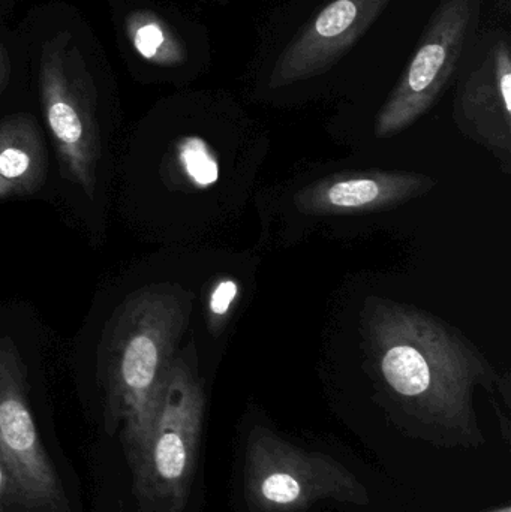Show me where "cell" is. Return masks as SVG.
Segmentation results:
<instances>
[{
  "instance_id": "cell-7",
  "label": "cell",
  "mask_w": 511,
  "mask_h": 512,
  "mask_svg": "<svg viewBox=\"0 0 511 512\" xmlns=\"http://www.w3.org/2000/svg\"><path fill=\"white\" fill-rule=\"evenodd\" d=\"M0 463L12 501L30 510H68L27 403L20 361L9 342L0 343Z\"/></svg>"
},
{
  "instance_id": "cell-4",
  "label": "cell",
  "mask_w": 511,
  "mask_h": 512,
  "mask_svg": "<svg viewBox=\"0 0 511 512\" xmlns=\"http://www.w3.org/2000/svg\"><path fill=\"white\" fill-rule=\"evenodd\" d=\"M245 493L255 512H302L323 499L369 504L368 490L338 460L302 450L263 427L249 436Z\"/></svg>"
},
{
  "instance_id": "cell-8",
  "label": "cell",
  "mask_w": 511,
  "mask_h": 512,
  "mask_svg": "<svg viewBox=\"0 0 511 512\" xmlns=\"http://www.w3.org/2000/svg\"><path fill=\"white\" fill-rule=\"evenodd\" d=\"M390 0H330L282 50L270 75L279 89L326 74L371 29Z\"/></svg>"
},
{
  "instance_id": "cell-11",
  "label": "cell",
  "mask_w": 511,
  "mask_h": 512,
  "mask_svg": "<svg viewBox=\"0 0 511 512\" xmlns=\"http://www.w3.org/2000/svg\"><path fill=\"white\" fill-rule=\"evenodd\" d=\"M47 171L44 141L32 116L15 114L0 122V176L20 194L41 188Z\"/></svg>"
},
{
  "instance_id": "cell-1",
  "label": "cell",
  "mask_w": 511,
  "mask_h": 512,
  "mask_svg": "<svg viewBox=\"0 0 511 512\" xmlns=\"http://www.w3.org/2000/svg\"><path fill=\"white\" fill-rule=\"evenodd\" d=\"M368 339L384 385L408 411L479 435L473 391L491 387L495 373L470 343L431 315L386 300L369 303Z\"/></svg>"
},
{
  "instance_id": "cell-14",
  "label": "cell",
  "mask_w": 511,
  "mask_h": 512,
  "mask_svg": "<svg viewBox=\"0 0 511 512\" xmlns=\"http://www.w3.org/2000/svg\"><path fill=\"white\" fill-rule=\"evenodd\" d=\"M239 295V285L234 279H222L216 283L209 297L210 330H218L224 325L233 301Z\"/></svg>"
},
{
  "instance_id": "cell-9",
  "label": "cell",
  "mask_w": 511,
  "mask_h": 512,
  "mask_svg": "<svg viewBox=\"0 0 511 512\" xmlns=\"http://www.w3.org/2000/svg\"><path fill=\"white\" fill-rule=\"evenodd\" d=\"M455 119L462 131L509 155L511 146V53L506 38L485 45L480 60L459 81Z\"/></svg>"
},
{
  "instance_id": "cell-2",
  "label": "cell",
  "mask_w": 511,
  "mask_h": 512,
  "mask_svg": "<svg viewBox=\"0 0 511 512\" xmlns=\"http://www.w3.org/2000/svg\"><path fill=\"white\" fill-rule=\"evenodd\" d=\"M191 295L177 286H150L123 303L111 337L110 420L123 421L129 465L143 450L191 312Z\"/></svg>"
},
{
  "instance_id": "cell-16",
  "label": "cell",
  "mask_w": 511,
  "mask_h": 512,
  "mask_svg": "<svg viewBox=\"0 0 511 512\" xmlns=\"http://www.w3.org/2000/svg\"><path fill=\"white\" fill-rule=\"evenodd\" d=\"M9 501H12L11 490H9L8 478H6L2 463H0V512H5Z\"/></svg>"
},
{
  "instance_id": "cell-13",
  "label": "cell",
  "mask_w": 511,
  "mask_h": 512,
  "mask_svg": "<svg viewBox=\"0 0 511 512\" xmlns=\"http://www.w3.org/2000/svg\"><path fill=\"white\" fill-rule=\"evenodd\" d=\"M179 159L186 176L195 185L206 188L218 182V161L210 152V147L200 138H185L179 147Z\"/></svg>"
},
{
  "instance_id": "cell-12",
  "label": "cell",
  "mask_w": 511,
  "mask_h": 512,
  "mask_svg": "<svg viewBox=\"0 0 511 512\" xmlns=\"http://www.w3.org/2000/svg\"><path fill=\"white\" fill-rule=\"evenodd\" d=\"M128 41L135 53L156 66L173 68L186 62V48L170 24L147 9L132 11L125 18Z\"/></svg>"
},
{
  "instance_id": "cell-5",
  "label": "cell",
  "mask_w": 511,
  "mask_h": 512,
  "mask_svg": "<svg viewBox=\"0 0 511 512\" xmlns=\"http://www.w3.org/2000/svg\"><path fill=\"white\" fill-rule=\"evenodd\" d=\"M39 87L63 174L93 198L101 159L96 90L71 33H57L42 47Z\"/></svg>"
},
{
  "instance_id": "cell-6",
  "label": "cell",
  "mask_w": 511,
  "mask_h": 512,
  "mask_svg": "<svg viewBox=\"0 0 511 512\" xmlns=\"http://www.w3.org/2000/svg\"><path fill=\"white\" fill-rule=\"evenodd\" d=\"M483 0H443L435 9L401 80L375 120V134L392 137L428 113L461 65L479 26Z\"/></svg>"
},
{
  "instance_id": "cell-15",
  "label": "cell",
  "mask_w": 511,
  "mask_h": 512,
  "mask_svg": "<svg viewBox=\"0 0 511 512\" xmlns=\"http://www.w3.org/2000/svg\"><path fill=\"white\" fill-rule=\"evenodd\" d=\"M11 74V62H9L8 51L0 44V93L5 89Z\"/></svg>"
},
{
  "instance_id": "cell-18",
  "label": "cell",
  "mask_w": 511,
  "mask_h": 512,
  "mask_svg": "<svg viewBox=\"0 0 511 512\" xmlns=\"http://www.w3.org/2000/svg\"><path fill=\"white\" fill-rule=\"evenodd\" d=\"M489 512H511L510 505H506V507L497 508V510H492Z\"/></svg>"
},
{
  "instance_id": "cell-10",
  "label": "cell",
  "mask_w": 511,
  "mask_h": 512,
  "mask_svg": "<svg viewBox=\"0 0 511 512\" xmlns=\"http://www.w3.org/2000/svg\"><path fill=\"white\" fill-rule=\"evenodd\" d=\"M426 183L425 177L416 174H348L305 189L297 197V204L309 213L386 209L419 194Z\"/></svg>"
},
{
  "instance_id": "cell-17",
  "label": "cell",
  "mask_w": 511,
  "mask_h": 512,
  "mask_svg": "<svg viewBox=\"0 0 511 512\" xmlns=\"http://www.w3.org/2000/svg\"><path fill=\"white\" fill-rule=\"evenodd\" d=\"M12 195H20V192L12 183L0 176V200H5V198L12 197Z\"/></svg>"
},
{
  "instance_id": "cell-3",
  "label": "cell",
  "mask_w": 511,
  "mask_h": 512,
  "mask_svg": "<svg viewBox=\"0 0 511 512\" xmlns=\"http://www.w3.org/2000/svg\"><path fill=\"white\" fill-rule=\"evenodd\" d=\"M203 418V384L191 343L174 358L152 432L131 463L135 495L153 512L185 508L197 468Z\"/></svg>"
}]
</instances>
